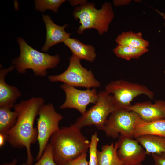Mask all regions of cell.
<instances>
[{"label":"cell","mask_w":165,"mask_h":165,"mask_svg":"<svg viewBox=\"0 0 165 165\" xmlns=\"http://www.w3.org/2000/svg\"><path fill=\"white\" fill-rule=\"evenodd\" d=\"M44 103L42 97H33L15 104L13 107L17 114V120L8 133L7 141L13 148H26L27 165H32L33 162L31 145L37 141L38 137L34 123Z\"/></svg>","instance_id":"cell-1"},{"label":"cell","mask_w":165,"mask_h":165,"mask_svg":"<svg viewBox=\"0 0 165 165\" xmlns=\"http://www.w3.org/2000/svg\"><path fill=\"white\" fill-rule=\"evenodd\" d=\"M54 159L57 165H66L89 149L90 141L73 124L61 127L51 137Z\"/></svg>","instance_id":"cell-2"},{"label":"cell","mask_w":165,"mask_h":165,"mask_svg":"<svg viewBox=\"0 0 165 165\" xmlns=\"http://www.w3.org/2000/svg\"><path fill=\"white\" fill-rule=\"evenodd\" d=\"M17 41L20 53L12 63L19 73H25L27 69H31L36 76L43 77L46 75L47 70L55 68L60 61L58 54L53 56L38 51L21 38H17Z\"/></svg>","instance_id":"cell-3"},{"label":"cell","mask_w":165,"mask_h":165,"mask_svg":"<svg viewBox=\"0 0 165 165\" xmlns=\"http://www.w3.org/2000/svg\"><path fill=\"white\" fill-rule=\"evenodd\" d=\"M73 13L75 19L79 20L80 25L77 30L79 34L86 30L94 28L102 35L107 32L114 16L112 5L108 2H105L99 9L96 8L94 4L87 2L77 7Z\"/></svg>","instance_id":"cell-4"},{"label":"cell","mask_w":165,"mask_h":165,"mask_svg":"<svg viewBox=\"0 0 165 165\" xmlns=\"http://www.w3.org/2000/svg\"><path fill=\"white\" fill-rule=\"evenodd\" d=\"M112 96L115 110L127 109L131 102L138 96L144 94L153 99V92L146 86L123 79L112 81L105 86V90Z\"/></svg>","instance_id":"cell-5"},{"label":"cell","mask_w":165,"mask_h":165,"mask_svg":"<svg viewBox=\"0 0 165 165\" xmlns=\"http://www.w3.org/2000/svg\"><path fill=\"white\" fill-rule=\"evenodd\" d=\"M69 66L65 71L59 75L48 76L50 81L62 82L75 87L87 89L100 87V82L95 78L91 70L82 66L80 60L72 55L69 57Z\"/></svg>","instance_id":"cell-6"},{"label":"cell","mask_w":165,"mask_h":165,"mask_svg":"<svg viewBox=\"0 0 165 165\" xmlns=\"http://www.w3.org/2000/svg\"><path fill=\"white\" fill-rule=\"evenodd\" d=\"M96 103L83 115L79 117L73 124L81 130L86 126L94 125L103 130L108 117L115 110L112 96L105 90L98 93Z\"/></svg>","instance_id":"cell-7"},{"label":"cell","mask_w":165,"mask_h":165,"mask_svg":"<svg viewBox=\"0 0 165 165\" xmlns=\"http://www.w3.org/2000/svg\"><path fill=\"white\" fill-rule=\"evenodd\" d=\"M38 116L37 120L39 150L35 158L37 161L41 157L52 135L60 128L59 123L63 118L50 103L42 105Z\"/></svg>","instance_id":"cell-8"},{"label":"cell","mask_w":165,"mask_h":165,"mask_svg":"<svg viewBox=\"0 0 165 165\" xmlns=\"http://www.w3.org/2000/svg\"><path fill=\"white\" fill-rule=\"evenodd\" d=\"M141 119L132 111L116 109L109 115L102 130L107 137L112 138H118L119 134L133 138L135 127Z\"/></svg>","instance_id":"cell-9"},{"label":"cell","mask_w":165,"mask_h":165,"mask_svg":"<svg viewBox=\"0 0 165 165\" xmlns=\"http://www.w3.org/2000/svg\"><path fill=\"white\" fill-rule=\"evenodd\" d=\"M61 87L66 96L65 101L60 106L62 109H75L83 115L86 111L87 106L90 103L95 104L97 100L98 94L95 88L81 90L64 83Z\"/></svg>","instance_id":"cell-10"},{"label":"cell","mask_w":165,"mask_h":165,"mask_svg":"<svg viewBox=\"0 0 165 165\" xmlns=\"http://www.w3.org/2000/svg\"><path fill=\"white\" fill-rule=\"evenodd\" d=\"M117 142V154L123 165H139L147 155L136 139L120 135Z\"/></svg>","instance_id":"cell-11"},{"label":"cell","mask_w":165,"mask_h":165,"mask_svg":"<svg viewBox=\"0 0 165 165\" xmlns=\"http://www.w3.org/2000/svg\"><path fill=\"white\" fill-rule=\"evenodd\" d=\"M126 109L135 112L146 122L165 119V101L163 100H156L154 103L149 101L136 103Z\"/></svg>","instance_id":"cell-12"},{"label":"cell","mask_w":165,"mask_h":165,"mask_svg":"<svg viewBox=\"0 0 165 165\" xmlns=\"http://www.w3.org/2000/svg\"><path fill=\"white\" fill-rule=\"evenodd\" d=\"M42 18L46 29V41L42 50L47 52L52 46L58 43L63 42L70 38V33L66 32L65 28L68 26L66 24L63 26L57 25L52 20L48 15H43Z\"/></svg>","instance_id":"cell-13"},{"label":"cell","mask_w":165,"mask_h":165,"mask_svg":"<svg viewBox=\"0 0 165 165\" xmlns=\"http://www.w3.org/2000/svg\"><path fill=\"white\" fill-rule=\"evenodd\" d=\"M13 65L0 71V107L12 109L21 94L16 87L10 85L6 82L5 78L8 73L13 70Z\"/></svg>","instance_id":"cell-14"},{"label":"cell","mask_w":165,"mask_h":165,"mask_svg":"<svg viewBox=\"0 0 165 165\" xmlns=\"http://www.w3.org/2000/svg\"><path fill=\"white\" fill-rule=\"evenodd\" d=\"M64 43L70 50L72 55L80 60L85 59L91 62L95 60L96 54L92 45L84 44L76 38H70Z\"/></svg>","instance_id":"cell-15"},{"label":"cell","mask_w":165,"mask_h":165,"mask_svg":"<svg viewBox=\"0 0 165 165\" xmlns=\"http://www.w3.org/2000/svg\"><path fill=\"white\" fill-rule=\"evenodd\" d=\"M143 135H154L165 137V119L146 122L142 119L137 124L134 137Z\"/></svg>","instance_id":"cell-16"},{"label":"cell","mask_w":165,"mask_h":165,"mask_svg":"<svg viewBox=\"0 0 165 165\" xmlns=\"http://www.w3.org/2000/svg\"><path fill=\"white\" fill-rule=\"evenodd\" d=\"M135 138L145 148L147 155L165 154V137L154 135H143Z\"/></svg>","instance_id":"cell-17"},{"label":"cell","mask_w":165,"mask_h":165,"mask_svg":"<svg viewBox=\"0 0 165 165\" xmlns=\"http://www.w3.org/2000/svg\"><path fill=\"white\" fill-rule=\"evenodd\" d=\"M118 143L112 142L103 145L97 150L98 165H123L117 154Z\"/></svg>","instance_id":"cell-18"},{"label":"cell","mask_w":165,"mask_h":165,"mask_svg":"<svg viewBox=\"0 0 165 165\" xmlns=\"http://www.w3.org/2000/svg\"><path fill=\"white\" fill-rule=\"evenodd\" d=\"M116 41L117 45L136 48H148L149 45V42L143 38L141 32H123L117 37Z\"/></svg>","instance_id":"cell-19"},{"label":"cell","mask_w":165,"mask_h":165,"mask_svg":"<svg viewBox=\"0 0 165 165\" xmlns=\"http://www.w3.org/2000/svg\"><path fill=\"white\" fill-rule=\"evenodd\" d=\"M17 114L11 109L0 107V134L7 135L16 122Z\"/></svg>","instance_id":"cell-20"},{"label":"cell","mask_w":165,"mask_h":165,"mask_svg":"<svg viewBox=\"0 0 165 165\" xmlns=\"http://www.w3.org/2000/svg\"><path fill=\"white\" fill-rule=\"evenodd\" d=\"M149 50L148 48H136L117 45L113 49V51L117 57L130 61L132 59H138Z\"/></svg>","instance_id":"cell-21"},{"label":"cell","mask_w":165,"mask_h":165,"mask_svg":"<svg viewBox=\"0 0 165 165\" xmlns=\"http://www.w3.org/2000/svg\"><path fill=\"white\" fill-rule=\"evenodd\" d=\"M64 0H37L35 1V9L42 13L50 9L55 13L58 11L59 7Z\"/></svg>","instance_id":"cell-22"},{"label":"cell","mask_w":165,"mask_h":165,"mask_svg":"<svg viewBox=\"0 0 165 165\" xmlns=\"http://www.w3.org/2000/svg\"><path fill=\"white\" fill-rule=\"evenodd\" d=\"M99 140L97 134L94 133L91 136L89 144L90 158L88 165H98L97 146Z\"/></svg>","instance_id":"cell-23"},{"label":"cell","mask_w":165,"mask_h":165,"mask_svg":"<svg viewBox=\"0 0 165 165\" xmlns=\"http://www.w3.org/2000/svg\"><path fill=\"white\" fill-rule=\"evenodd\" d=\"M33 165H57L53 158L52 146L50 143L48 144L41 157Z\"/></svg>","instance_id":"cell-24"},{"label":"cell","mask_w":165,"mask_h":165,"mask_svg":"<svg viewBox=\"0 0 165 165\" xmlns=\"http://www.w3.org/2000/svg\"><path fill=\"white\" fill-rule=\"evenodd\" d=\"M87 156V152L83 153L77 158L69 162L66 165H88Z\"/></svg>","instance_id":"cell-25"},{"label":"cell","mask_w":165,"mask_h":165,"mask_svg":"<svg viewBox=\"0 0 165 165\" xmlns=\"http://www.w3.org/2000/svg\"><path fill=\"white\" fill-rule=\"evenodd\" d=\"M154 165H165V154H152Z\"/></svg>","instance_id":"cell-26"},{"label":"cell","mask_w":165,"mask_h":165,"mask_svg":"<svg viewBox=\"0 0 165 165\" xmlns=\"http://www.w3.org/2000/svg\"><path fill=\"white\" fill-rule=\"evenodd\" d=\"M131 0H115L113 1L114 5L115 6L126 5L129 4Z\"/></svg>","instance_id":"cell-27"},{"label":"cell","mask_w":165,"mask_h":165,"mask_svg":"<svg viewBox=\"0 0 165 165\" xmlns=\"http://www.w3.org/2000/svg\"><path fill=\"white\" fill-rule=\"evenodd\" d=\"M69 2L71 5L72 6H74L77 5L82 6L86 3L87 2L86 0H70Z\"/></svg>","instance_id":"cell-28"},{"label":"cell","mask_w":165,"mask_h":165,"mask_svg":"<svg viewBox=\"0 0 165 165\" xmlns=\"http://www.w3.org/2000/svg\"><path fill=\"white\" fill-rule=\"evenodd\" d=\"M7 135L0 134V147L1 148L4 145L5 142L7 141Z\"/></svg>","instance_id":"cell-29"},{"label":"cell","mask_w":165,"mask_h":165,"mask_svg":"<svg viewBox=\"0 0 165 165\" xmlns=\"http://www.w3.org/2000/svg\"><path fill=\"white\" fill-rule=\"evenodd\" d=\"M17 160L14 159L11 162L9 163H6L1 164V165H17Z\"/></svg>","instance_id":"cell-30"},{"label":"cell","mask_w":165,"mask_h":165,"mask_svg":"<svg viewBox=\"0 0 165 165\" xmlns=\"http://www.w3.org/2000/svg\"><path fill=\"white\" fill-rule=\"evenodd\" d=\"M156 11L159 14H160L163 18L164 20V25L165 26V13H164L161 12L160 11L157 9L156 10Z\"/></svg>","instance_id":"cell-31"},{"label":"cell","mask_w":165,"mask_h":165,"mask_svg":"<svg viewBox=\"0 0 165 165\" xmlns=\"http://www.w3.org/2000/svg\"><path fill=\"white\" fill-rule=\"evenodd\" d=\"M20 165H27L26 164V163H23Z\"/></svg>","instance_id":"cell-32"},{"label":"cell","mask_w":165,"mask_h":165,"mask_svg":"<svg viewBox=\"0 0 165 165\" xmlns=\"http://www.w3.org/2000/svg\"><path fill=\"white\" fill-rule=\"evenodd\" d=\"M164 73L165 74V70L164 71Z\"/></svg>","instance_id":"cell-33"},{"label":"cell","mask_w":165,"mask_h":165,"mask_svg":"<svg viewBox=\"0 0 165 165\" xmlns=\"http://www.w3.org/2000/svg\"><path fill=\"white\" fill-rule=\"evenodd\" d=\"M139 165H142V164H141H141H140Z\"/></svg>","instance_id":"cell-34"}]
</instances>
